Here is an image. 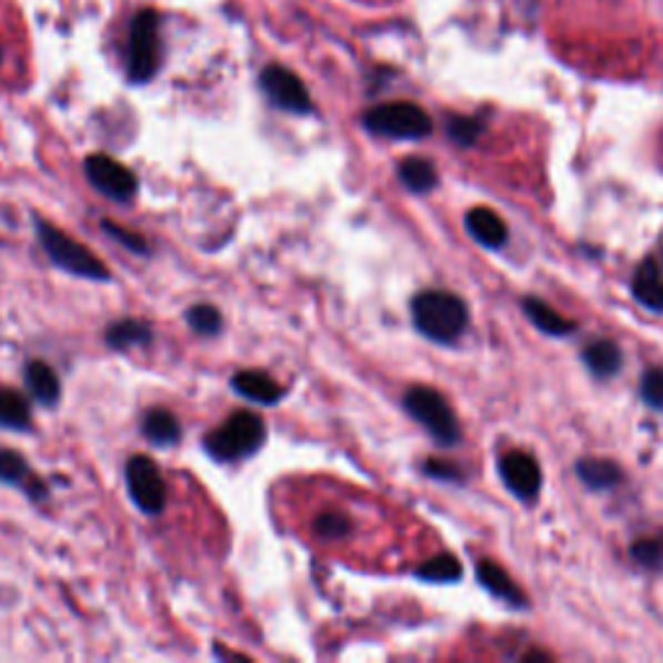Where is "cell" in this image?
<instances>
[{"label":"cell","instance_id":"cell-1","mask_svg":"<svg viewBox=\"0 0 663 663\" xmlns=\"http://www.w3.org/2000/svg\"><path fill=\"white\" fill-rule=\"evenodd\" d=\"M412 322L423 338L451 345L470 324V311L459 295L449 291H423L412 299Z\"/></svg>","mask_w":663,"mask_h":663},{"label":"cell","instance_id":"cell-2","mask_svg":"<svg viewBox=\"0 0 663 663\" xmlns=\"http://www.w3.org/2000/svg\"><path fill=\"white\" fill-rule=\"evenodd\" d=\"M264 435H268V425L260 415H254L252 410H237L223 425L205 435L202 446L215 462H239L260 451Z\"/></svg>","mask_w":663,"mask_h":663},{"label":"cell","instance_id":"cell-3","mask_svg":"<svg viewBox=\"0 0 663 663\" xmlns=\"http://www.w3.org/2000/svg\"><path fill=\"white\" fill-rule=\"evenodd\" d=\"M37 223V239L42 244L44 254L50 257L54 268L62 272H70V275L83 278V280H97V283H107L112 280V272L107 270V264L99 260L97 254H91L81 241H76L68 233H62L58 225L42 221V218H34Z\"/></svg>","mask_w":663,"mask_h":663},{"label":"cell","instance_id":"cell-4","mask_svg":"<svg viewBox=\"0 0 663 663\" xmlns=\"http://www.w3.org/2000/svg\"><path fill=\"white\" fill-rule=\"evenodd\" d=\"M404 410L410 412L412 420L431 433V439L441 446H456L462 441V425L451 410L446 396L433 386H410L404 392Z\"/></svg>","mask_w":663,"mask_h":663},{"label":"cell","instance_id":"cell-5","mask_svg":"<svg viewBox=\"0 0 663 663\" xmlns=\"http://www.w3.org/2000/svg\"><path fill=\"white\" fill-rule=\"evenodd\" d=\"M363 124L373 135L394 140H420L433 132L431 117L412 101H389V104L373 107L365 112Z\"/></svg>","mask_w":663,"mask_h":663},{"label":"cell","instance_id":"cell-6","mask_svg":"<svg viewBox=\"0 0 663 663\" xmlns=\"http://www.w3.org/2000/svg\"><path fill=\"white\" fill-rule=\"evenodd\" d=\"M159 13L151 8H143L130 27V44H128V73L132 83L151 81L159 70Z\"/></svg>","mask_w":663,"mask_h":663},{"label":"cell","instance_id":"cell-7","mask_svg":"<svg viewBox=\"0 0 663 663\" xmlns=\"http://www.w3.org/2000/svg\"><path fill=\"white\" fill-rule=\"evenodd\" d=\"M124 482H128V493L132 503L138 505L145 516H159L167 509V480L159 470V464L151 456H130L128 466H124Z\"/></svg>","mask_w":663,"mask_h":663},{"label":"cell","instance_id":"cell-8","mask_svg":"<svg viewBox=\"0 0 663 663\" xmlns=\"http://www.w3.org/2000/svg\"><path fill=\"white\" fill-rule=\"evenodd\" d=\"M83 171L93 190L104 194V198L114 202H128L135 198L138 177L132 174L124 163L112 159V155L107 153L89 155L83 163Z\"/></svg>","mask_w":663,"mask_h":663},{"label":"cell","instance_id":"cell-9","mask_svg":"<svg viewBox=\"0 0 663 663\" xmlns=\"http://www.w3.org/2000/svg\"><path fill=\"white\" fill-rule=\"evenodd\" d=\"M262 91L268 93L272 104L285 109L291 114H309L314 104H311V93L307 83L301 81L293 70L283 66H268L260 76Z\"/></svg>","mask_w":663,"mask_h":663},{"label":"cell","instance_id":"cell-10","mask_svg":"<svg viewBox=\"0 0 663 663\" xmlns=\"http://www.w3.org/2000/svg\"><path fill=\"white\" fill-rule=\"evenodd\" d=\"M498 472H501L503 485L511 490L519 501L532 503L542 490V470L536 464V459L526 451H509L498 462Z\"/></svg>","mask_w":663,"mask_h":663},{"label":"cell","instance_id":"cell-11","mask_svg":"<svg viewBox=\"0 0 663 663\" xmlns=\"http://www.w3.org/2000/svg\"><path fill=\"white\" fill-rule=\"evenodd\" d=\"M0 482L21 488L31 501H44V498L50 495V488L31 472L27 459H23L19 451L11 449H0Z\"/></svg>","mask_w":663,"mask_h":663},{"label":"cell","instance_id":"cell-12","mask_svg":"<svg viewBox=\"0 0 663 663\" xmlns=\"http://www.w3.org/2000/svg\"><path fill=\"white\" fill-rule=\"evenodd\" d=\"M231 389L237 394L244 396V400L264 404V408H270V404H278L280 400H283V386H280L278 381L270 376V373L254 371V369L233 373Z\"/></svg>","mask_w":663,"mask_h":663},{"label":"cell","instance_id":"cell-13","mask_svg":"<svg viewBox=\"0 0 663 663\" xmlns=\"http://www.w3.org/2000/svg\"><path fill=\"white\" fill-rule=\"evenodd\" d=\"M633 295L651 311H663V264L659 257H649L637 264L633 278Z\"/></svg>","mask_w":663,"mask_h":663},{"label":"cell","instance_id":"cell-14","mask_svg":"<svg viewBox=\"0 0 663 663\" xmlns=\"http://www.w3.org/2000/svg\"><path fill=\"white\" fill-rule=\"evenodd\" d=\"M23 384H27V392L31 400L44 404V408H54L60 402L62 386L58 373L52 371V365L44 361H29L27 369H23Z\"/></svg>","mask_w":663,"mask_h":663},{"label":"cell","instance_id":"cell-15","mask_svg":"<svg viewBox=\"0 0 663 663\" xmlns=\"http://www.w3.org/2000/svg\"><path fill=\"white\" fill-rule=\"evenodd\" d=\"M464 225L470 237L488 249H501L509 241V229H505L503 218L490 208H472L464 218Z\"/></svg>","mask_w":663,"mask_h":663},{"label":"cell","instance_id":"cell-16","mask_svg":"<svg viewBox=\"0 0 663 663\" xmlns=\"http://www.w3.org/2000/svg\"><path fill=\"white\" fill-rule=\"evenodd\" d=\"M478 581L490 591V594L503 599V602H509L511 606H521V610L526 606L524 591H521L516 583L511 581V575L505 573L501 565L493 563V560H480V563H478Z\"/></svg>","mask_w":663,"mask_h":663},{"label":"cell","instance_id":"cell-17","mask_svg":"<svg viewBox=\"0 0 663 663\" xmlns=\"http://www.w3.org/2000/svg\"><path fill=\"white\" fill-rule=\"evenodd\" d=\"M140 428H143V435L148 439V443H153V446L159 449L174 446V443H179V439H182V425H179L174 412L167 408L148 410Z\"/></svg>","mask_w":663,"mask_h":663},{"label":"cell","instance_id":"cell-18","mask_svg":"<svg viewBox=\"0 0 663 663\" xmlns=\"http://www.w3.org/2000/svg\"><path fill=\"white\" fill-rule=\"evenodd\" d=\"M524 314L536 330L552 334V338H567V334L575 332L573 319H565L560 311L552 309L550 303H544L542 299H524Z\"/></svg>","mask_w":663,"mask_h":663},{"label":"cell","instance_id":"cell-19","mask_svg":"<svg viewBox=\"0 0 663 663\" xmlns=\"http://www.w3.org/2000/svg\"><path fill=\"white\" fill-rule=\"evenodd\" d=\"M575 474H579V480L591 490H612L622 482V470L612 459H581V462L575 464Z\"/></svg>","mask_w":663,"mask_h":663},{"label":"cell","instance_id":"cell-20","mask_svg":"<svg viewBox=\"0 0 663 663\" xmlns=\"http://www.w3.org/2000/svg\"><path fill=\"white\" fill-rule=\"evenodd\" d=\"M107 345L114 350H130V348H143L151 345L153 330L140 319H120V322L109 324L104 334Z\"/></svg>","mask_w":663,"mask_h":663},{"label":"cell","instance_id":"cell-21","mask_svg":"<svg viewBox=\"0 0 663 663\" xmlns=\"http://www.w3.org/2000/svg\"><path fill=\"white\" fill-rule=\"evenodd\" d=\"M583 363L596 379H612L622 369V350L612 340H596L583 350Z\"/></svg>","mask_w":663,"mask_h":663},{"label":"cell","instance_id":"cell-22","mask_svg":"<svg viewBox=\"0 0 663 663\" xmlns=\"http://www.w3.org/2000/svg\"><path fill=\"white\" fill-rule=\"evenodd\" d=\"M396 174H400V182L408 187L410 192L418 194L431 192L435 190V184H439V171H435L433 161L423 159V155H410V159L400 161Z\"/></svg>","mask_w":663,"mask_h":663},{"label":"cell","instance_id":"cell-23","mask_svg":"<svg viewBox=\"0 0 663 663\" xmlns=\"http://www.w3.org/2000/svg\"><path fill=\"white\" fill-rule=\"evenodd\" d=\"M0 428L6 431H29L31 428L29 400L16 389L0 386Z\"/></svg>","mask_w":663,"mask_h":663},{"label":"cell","instance_id":"cell-24","mask_svg":"<svg viewBox=\"0 0 663 663\" xmlns=\"http://www.w3.org/2000/svg\"><path fill=\"white\" fill-rule=\"evenodd\" d=\"M462 563L454 555H449V552L425 560L423 565L415 567V579L425 583H454L462 579Z\"/></svg>","mask_w":663,"mask_h":663},{"label":"cell","instance_id":"cell-25","mask_svg":"<svg viewBox=\"0 0 663 663\" xmlns=\"http://www.w3.org/2000/svg\"><path fill=\"white\" fill-rule=\"evenodd\" d=\"M187 324L194 334H202V338H215L218 332L223 330V317L221 311L210 303H194V307L187 309Z\"/></svg>","mask_w":663,"mask_h":663},{"label":"cell","instance_id":"cell-26","mask_svg":"<svg viewBox=\"0 0 663 663\" xmlns=\"http://www.w3.org/2000/svg\"><path fill=\"white\" fill-rule=\"evenodd\" d=\"M630 555L645 571H661L663 567V534H651L635 540L633 548H630Z\"/></svg>","mask_w":663,"mask_h":663},{"label":"cell","instance_id":"cell-27","mask_svg":"<svg viewBox=\"0 0 663 663\" xmlns=\"http://www.w3.org/2000/svg\"><path fill=\"white\" fill-rule=\"evenodd\" d=\"M446 132L454 143L470 148L472 143H478V138L482 135V122L478 117H449Z\"/></svg>","mask_w":663,"mask_h":663},{"label":"cell","instance_id":"cell-28","mask_svg":"<svg viewBox=\"0 0 663 663\" xmlns=\"http://www.w3.org/2000/svg\"><path fill=\"white\" fill-rule=\"evenodd\" d=\"M350 519L345 513H338V511H330V513H322L314 521V532L319 536H324V540H342V536L350 534Z\"/></svg>","mask_w":663,"mask_h":663},{"label":"cell","instance_id":"cell-29","mask_svg":"<svg viewBox=\"0 0 663 663\" xmlns=\"http://www.w3.org/2000/svg\"><path fill=\"white\" fill-rule=\"evenodd\" d=\"M641 396L653 410H663V369H649L641 379Z\"/></svg>","mask_w":663,"mask_h":663},{"label":"cell","instance_id":"cell-30","mask_svg":"<svg viewBox=\"0 0 663 663\" xmlns=\"http://www.w3.org/2000/svg\"><path fill=\"white\" fill-rule=\"evenodd\" d=\"M101 229H104L107 237H112L114 241H120V244H122L124 249H130V252H135V254H148V244H145V239L140 237V233L122 229L120 223L107 221V218H104V221H101Z\"/></svg>","mask_w":663,"mask_h":663},{"label":"cell","instance_id":"cell-31","mask_svg":"<svg viewBox=\"0 0 663 663\" xmlns=\"http://www.w3.org/2000/svg\"><path fill=\"white\" fill-rule=\"evenodd\" d=\"M425 474L433 480H462V470H459L456 464H449V462H441V459H431V462H425Z\"/></svg>","mask_w":663,"mask_h":663},{"label":"cell","instance_id":"cell-32","mask_svg":"<svg viewBox=\"0 0 663 663\" xmlns=\"http://www.w3.org/2000/svg\"><path fill=\"white\" fill-rule=\"evenodd\" d=\"M0 62H3V52H0Z\"/></svg>","mask_w":663,"mask_h":663}]
</instances>
